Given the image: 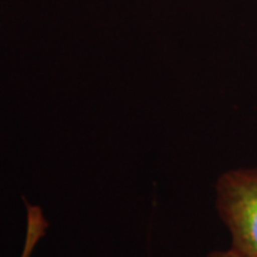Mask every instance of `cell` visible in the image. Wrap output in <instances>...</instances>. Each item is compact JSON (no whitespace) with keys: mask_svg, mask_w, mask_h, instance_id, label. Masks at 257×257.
I'll return each mask as SVG.
<instances>
[{"mask_svg":"<svg viewBox=\"0 0 257 257\" xmlns=\"http://www.w3.org/2000/svg\"><path fill=\"white\" fill-rule=\"evenodd\" d=\"M216 209L229 230L230 248L240 257H257V167L234 169L219 177Z\"/></svg>","mask_w":257,"mask_h":257,"instance_id":"6da1fadb","label":"cell"},{"mask_svg":"<svg viewBox=\"0 0 257 257\" xmlns=\"http://www.w3.org/2000/svg\"><path fill=\"white\" fill-rule=\"evenodd\" d=\"M206 257H240L234 250L231 248H227V250H214L209 253Z\"/></svg>","mask_w":257,"mask_h":257,"instance_id":"7a4b0ae2","label":"cell"}]
</instances>
